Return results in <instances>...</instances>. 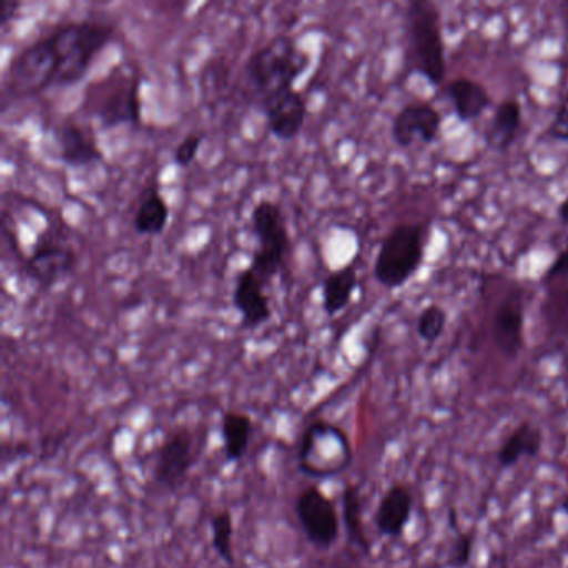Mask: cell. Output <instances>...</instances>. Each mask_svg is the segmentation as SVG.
<instances>
[{
	"label": "cell",
	"instance_id": "1",
	"mask_svg": "<svg viewBox=\"0 0 568 568\" xmlns=\"http://www.w3.org/2000/svg\"><path fill=\"white\" fill-rule=\"evenodd\" d=\"M308 62L307 52L288 36H278L257 49L245 62L244 81L258 108L292 91Z\"/></svg>",
	"mask_w": 568,
	"mask_h": 568
},
{
	"label": "cell",
	"instance_id": "2",
	"mask_svg": "<svg viewBox=\"0 0 568 568\" xmlns=\"http://www.w3.org/2000/svg\"><path fill=\"white\" fill-rule=\"evenodd\" d=\"M114 24L94 19L59 26L49 34L58 55L54 88H74L84 81L94 59L114 41Z\"/></svg>",
	"mask_w": 568,
	"mask_h": 568
},
{
	"label": "cell",
	"instance_id": "3",
	"mask_svg": "<svg viewBox=\"0 0 568 568\" xmlns=\"http://www.w3.org/2000/svg\"><path fill=\"white\" fill-rule=\"evenodd\" d=\"M141 85L134 69L118 65L85 94V109L104 131L121 125L138 128L142 121Z\"/></svg>",
	"mask_w": 568,
	"mask_h": 568
},
{
	"label": "cell",
	"instance_id": "4",
	"mask_svg": "<svg viewBox=\"0 0 568 568\" xmlns=\"http://www.w3.org/2000/svg\"><path fill=\"white\" fill-rule=\"evenodd\" d=\"M427 229L424 224H402L392 229L375 257L374 275L385 288L407 284L424 264Z\"/></svg>",
	"mask_w": 568,
	"mask_h": 568
},
{
	"label": "cell",
	"instance_id": "5",
	"mask_svg": "<svg viewBox=\"0 0 568 568\" xmlns=\"http://www.w3.org/2000/svg\"><path fill=\"white\" fill-rule=\"evenodd\" d=\"M252 234L257 241L248 267L265 282L271 284L291 255V234L281 205L272 201H261L251 214Z\"/></svg>",
	"mask_w": 568,
	"mask_h": 568
},
{
	"label": "cell",
	"instance_id": "6",
	"mask_svg": "<svg viewBox=\"0 0 568 568\" xmlns=\"http://www.w3.org/2000/svg\"><path fill=\"white\" fill-rule=\"evenodd\" d=\"M58 55L49 36L22 49L4 75V101H22L54 88Z\"/></svg>",
	"mask_w": 568,
	"mask_h": 568
},
{
	"label": "cell",
	"instance_id": "7",
	"mask_svg": "<svg viewBox=\"0 0 568 568\" xmlns=\"http://www.w3.org/2000/svg\"><path fill=\"white\" fill-rule=\"evenodd\" d=\"M407 22L418 72L432 85H440L445 78V44L438 9L425 0H415L408 4Z\"/></svg>",
	"mask_w": 568,
	"mask_h": 568
},
{
	"label": "cell",
	"instance_id": "8",
	"mask_svg": "<svg viewBox=\"0 0 568 568\" xmlns=\"http://www.w3.org/2000/svg\"><path fill=\"white\" fill-rule=\"evenodd\" d=\"M295 515L305 538L318 550H328L341 535L337 505L321 488L311 485L295 498Z\"/></svg>",
	"mask_w": 568,
	"mask_h": 568
},
{
	"label": "cell",
	"instance_id": "9",
	"mask_svg": "<svg viewBox=\"0 0 568 568\" xmlns=\"http://www.w3.org/2000/svg\"><path fill=\"white\" fill-rule=\"evenodd\" d=\"M199 450L197 438L189 428H178L169 434L155 454L152 468L155 484L171 494L182 488L197 464Z\"/></svg>",
	"mask_w": 568,
	"mask_h": 568
},
{
	"label": "cell",
	"instance_id": "10",
	"mask_svg": "<svg viewBox=\"0 0 568 568\" xmlns=\"http://www.w3.org/2000/svg\"><path fill=\"white\" fill-rule=\"evenodd\" d=\"M322 455H331L338 465L347 468L352 460L347 435L327 420H315L305 428L298 444V467L304 471Z\"/></svg>",
	"mask_w": 568,
	"mask_h": 568
},
{
	"label": "cell",
	"instance_id": "11",
	"mask_svg": "<svg viewBox=\"0 0 568 568\" xmlns=\"http://www.w3.org/2000/svg\"><path fill=\"white\" fill-rule=\"evenodd\" d=\"M267 285L251 267L237 272L232 292V304L241 315L244 331H255L272 318Z\"/></svg>",
	"mask_w": 568,
	"mask_h": 568
},
{
	"label": "cell",
	"instance_id": "12",
	"mask_svg": "<svg viewBox=\"0 0 568 568\" xmlns=\"http://www.w3.org/2000/svg\"><path fill=\"white\" fill-rule=\"evenodd\" d=\"M78 265V254L71 245L42 241L26 261V272L42 288H51L65 281Z\"/></svg>",
	"mask_w": 568,
	"mask_h": 568
},
{
	"label": "cell",
	"instance_id": "13",
	"mask_svg": "<svg viewBox=\"0 0 568 568\" xmlns=\"http://www.w3.org/2000/svg\"><path fill=\"white\" fill-rule=\"evenodd\" d=\"M442 118L437 109L427 102H415L400 109L392 122V139L402 149L412 148L415 142L428 145L437 139Z\"/></svg>",
	"mask_w": 568,
	"mask_h": 568
},
{
	"label": "cell",
	"instance_id": "14",
	"mask_svg": "<svg viewBox=\"0 0 568 568\" xmlns=\"http://www.w3.org/2000/svg\"><path fill=\"white\" fill-rule=\"evenodd\" d=\"M55 139H58L59 161L68 168H91L104 159L91 129L71 119L59 125Z\"/></svg>",
	"mask_w": 568,
	"mask_h": 568
},
{
	"label": "cell",
	"instance_id": "15",
	"mask_svg": "<svg viewBox=\"0 0 568 568\" xmlns=\"http://www.w3.org/2000/svg\"><path fill=\"white\" fill-rule=\"evenodd\" d=\"M525 305L520 291L510 292L494 315V342L498 351L515 358L524 351Z\"/></svg>",
	"mask_w": 568,
	"mask_h": 568
},
{
	"label": "cell",
	"instance_id": "16",
	"mask_svg": "<svg viewBox=\"0 0 568 568\" xmlns=\"http://www.w3.org/2000/svg\"><path fill=\"white\" fill-rule=\"evenodd\" d=\"M262 112L267 118L268 131L282 142L297 139L307 121V104L304 95L295 89L268 102L262 108Z\"/></svg>",
	"mask_w": 568,
	"mask_h": 568
},
{
	"label": "cell",
	"instance_id": "17",
	"mask_svg": "<svg viewBox=\"0 0 568 568\" xmlns=\"http://www.w3.org/2000/svg\"><path fill=\"white\" fill-rule=\"evenodd\" d=\"M414 511V495L404 484H394L382 495L375 510V528L387 538L404 535Z\"/></svg>",
	"mask_w": 568,
	"mask_h": 568
},
{
	"label": "cell",
	"instance_id": "18",
	"mask_svg": "<svg viewBox=\"0 0 568 568\" xmlns=\"http://www.w3.org/2000/svg\"><path fill=\"white\" fill-rule=\"evenodd\" d=\"M541 445H544L541 428L531 422H521L498 447L497 455H495L498 467L507 470V468L515 467L521 458L537 457L541 452Z\"/></svg>",
	"mask_w": 568,
	"mask_h": 568
},
{
	"label": "cell",
	"instance_id": "19",
	"mask_svg": "<svg viewBox=\"0 0 568 568\" xmlns=\"http://www.w3.org/2000/svg\"><path fill=\"white\" fill-rule=\"evenodd\" d=\"M445 95L454 105L458 121H477L490 108L491 99L487 89L468 78H458L445 85Z\"/></svg>",
	"mask_w": 568,
	"mask_h": 568
},
{
	"label": "cell",
	"instance_id": "20",
	"mask_svg": "<svg viewBox=\"0 0 568 568\" xmlns=\"http://www.w3.org/2000/svg\"><path fill=\"white\" fill-rule=\"evenodd\" d=\"M358 285L357 267L345 265L331 272L322 284V308L328 317L341 314L351 304L352 295Z\"/></svg>",
	"mask_w": 568,
	"mask_h": 568
},
{
	"label": "cell",
	"instance_id": "21",
	"mask_svg": "<svg viewBox=\"0 0 568 568\" xmlns=\"http://www.w3.org/2000/svg\"><path fill=\"white\" fill-rule=\"evenodd\" d=\"M171 209L158 187H149L134 215V229L139 235L158 237L168 227Z\"/></svg>",
	"mask_w": 568,
	"mask_h": 568
},
{
	"label": "cell",
	"instance_id": "22",
	"mask_svg": "<svg viewBox=\"0 0 568 568\" xmlns=\"http://www.w3.org/2000/svg\"><path fill=\"white\" fill-rule=\"evenodd\" d=\"M252 418L242 412H225L221 422L222 445L227 462H241L247 454L252 438Z\"/></svg>",
	"mask_w": 568,
	"mask_h": 568
},
{
	"label": "cell",
	"instance_id": "23",
	"mask_svg": "<svg viewBox=\"0 0 568 568\" xmlns=\"http://www.w3.org/2000/svg\"><path fill=\"white\" fill-rule=\"evenodd\" d=\"M362 495L357 485H347L342 491V524H344L347 541L352 547L368 554L371 540L364 527V515H362Z\"/></svg>",
	"mask_w": 568,
	"mask_h": 568
},
{
	"label": "cell",
	"instance_id": "24",
	"mask_svg": "<svg viewBox=\"0 0 568 568\" xmlns=\"http://www.w3.org/2000/svg\"><path fill=\"white\" fill-rule=\"evenodd\" d=\"M521 125V108L517 101L501 102L495 108L487 142L490 148L505 152L514 144Z\"/></svg>",
	"mask_w": 568,
	"mask_h": 568
},
{
	"label": "cell",
	"instance_id": "25",
	"mask_svg": "<svg viewBox=\"0 0 568 568\" xmlns=\"http://www.w3.org/2000/svg\"><path fill=\"white\" fill-rule=\"evenodd\" d=\"M212 547L225 564L234 565V517L231 510H221L212 518Z\"/></svg>",
	"mask_w": 568,
	"mask_h": 568
},
{
	"label": "cell",
	"instance_id": "26",
	"mask_svg": "<svg viewBox=\"0 0 568 568\" xmlns=\"http://www.w3.org/2000/svg\"><path fill=\"white\" fill-rule=\"evenodd\" d=\"M447 327V312L440 305H428L418 315L417 334L427 344H435Z\"/></svg>",
	"mask_w": 568,
	"mask_h": 568
},
{
	"label": "cell",
	"instance_id": "27",
	"mask_svg": "<svg viewBox=\"0 0 568 568\" xmlns=\"http://www.w3.org/2000/svg\"><path fill=\"white\" fill-rule=\"evenodd\" d=\"M202 142H204V134H191L182 139L181 144L175 148L174 164L178 168H189L197 159Z\"/></svg>",
	"mask_w": 568,
	"mask_h": 568
},
{
	"label": "cell",
	"instance_id": "28",
	"mask_svg": "<svg viewBox=\"0 0 568 568\" xmlns=\"http://www.w3.org/2000/svg\"><path fill=\"white\" fill-rule=\"evenodd\" d=\"M548 135L557 139V141L568 142V92L565 94L564 101L558 105L555 112L554 121L548 128Z\"/></svg>",
	"mask_w": 568,
	"mask_h": 568
},
{
	"label": "cell",
	"instance_id": "29",
	"mask_svg": "<svg viewBox=\"0 0 568 568\" xmlns=\"http://www.w3.org/2000/svg\"><path fill=\"white\" fill-rule=\"evenodd\" d=\"M471 547H474V540L470 535H462L457 541H455L454 548H452L450 565L454 568H465L470 564Z\"/></svg>",
	"mask_w": 568,
	"mask_h": 568
},
{
	"label": "cell",
	"instance_id": "30",
	"mask_svg": "<svg viewBox=\"0 0 568 568\" xmlns=\"http://www.w3.org/2000/svg\"><path fill=\"white\" fill-rule=\"evenodd\" d=\"M21 0H0V28L8 29L21 11Z\"/></svg>",
	"mask_w": 568,
	"mask_h": 568
},
{
	"label": "cell",
	"instance_id": "31",
	"mask_svg": "<svg viewBox=\"0 0 568 568\" xmlns=\"http://www.w3.org/2000/svg\"><path fill=\"white\" fill-rule=\"evenodd\" d=\"M568 274V242L567 247H565V251L561 252L560 255H558L557 261L554 262V264L550 265V268L547 271V275H545V278L547 281H551V278L561 277V275Z\"/></svg>",
	"mask_w": 568,
	"mask_h": 568
},
{
	"label": "cell",
	"instance_id": "32",
	"mask_svg": "<svg viewBox=\"0 0 568 568\" xmlns=\"http://www.w3.org/2000/svg\"><path fill=\"white\" fill-rule=\"evenodd\" d=\"M558 217L564 224H568V197L561 202L560 207H558Z\"/></svg>",
	"mask_w": 568,
	"mask_h": 568
},
{
	"label": "cell",
	"instance_id": "33",
	"mask_svg": "<svg viewBox=\"0 0 568 568\" xmlns=\"http://www.w3.org/2000/svg\"><path fill=\"white\" fill-rule=\"evenodd\" d=\"M560 510L564 511V514L568 517V495L564 498V500H561Z\"/></svg>",
	"mask_w": 568,
	"mask_h": 568
},
{
	"label": "cell",
	"instance_id": "34",
	"mask_svg": "<svg viewBox=\"0 0 568 568\" xmlns=\"http://www.w3.org/2000/svg\"><path fill=\"white\" fill-rule=\"evenodd\" d=\"M567 298H568V295H567Z\"/></svg>",
	"mask_w": 568,
	"mask_h": 568
}]
</instances>
